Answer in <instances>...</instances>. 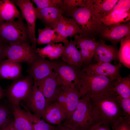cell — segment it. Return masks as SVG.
Here are the masks:
<instances>
[{"instance_id": "6da1fadb", "label": "cell", "mask_w": 130, "mask_h": 130, "mask_svg": "<svg viewBox=\"0 0 130 130\" xmlns=\"http://www.w3.org/2000/svg\"><path fill=\"white\" fill-rule=\"evenodd\" d=\"M117 95L111 91L91 96L92 114L96 125L104 124L111 127L124 116L116 100Z\"/></svg>"}, {"instance_id": "7a4b0ae2", "label": "cell", "mask_w": 130, "mask_h": 130, "mask_svg": "<svg viewBox=\"0 0 130 130\" xmlns=\"http://www.w3.org/2000/svg\"><path fill=\"white\" fill-rule=\"evenodd\" d=\"M63 15L73 19L82 30V35L87 37L95 38L104 27L102 17L94 8L92 0H87L84 6L68 11Z\"/></svg>"}, {"instance_id": "3957f363", "label": "cell", "mask_w": 130, "mask_h": 130, "mask_svg": "<svg viewBox=\"0 0 130 130\" xmlns=\"http://www.w3.org/2000/svg\"><path fill=\"white\" fill-rule=\"evenodd\" d=\"M88 93L81 97L71 117L62 122L75 130H89L97 125L93 118Z\"/></svg>"}, {"instance_id": "277c9868", "label": "cell", "mask_w": 130, "mask_h": 130, "mask_svg": "<svg viewBox=\"0 0 130 130\" xmlns=\"http://www.w3.org/2000/svg\"><path fill=\"white\" fill-rule=\"evenodd\" d=\"M23 18L9 22L0 21V40L8 45L31 43L26 23Z\"/></svg>"}, {"instance_id": "5b68a950", "label": "cell", "mask_w": 130, "mask_h": 130, "mask_svg": "<svg viewBox=\"0 0 130 130\" xmlns=\"http://www.w3.org/2000/svg\"><path fill=\"white\" fill-rule=\"evenodd\" d=\"M114 81L105 76L92 74L84 71L78 89L81 97L88 93L91 96L98 95L113 91Z\"/></svg>"}, {"instance_id": "8992f818", "label": "cell", "mask_w": 130, "mask_h": 130, "mask_svg": "<svg viewBox=\"0 0 130 130\" xmlns=\"http://www.w3.org/2000/svg\"><path fill=\"white\" fill-rule=\"evenodd\" d=\"M51 61L53 71L56 73L60 84L78 90L84 72L83 66L79 67L68 64L63 61L60 58Z\"/></svg>"}, {"instance_id": "52a82bcc", "label": "cell", "mask_w": 130, "mask_h": 130, "mask_svg": "<svg viewBox=\"0 0 130 130\" xmlns=\"http://www.w3.org/2000/svg\"><path fill=\"white\" fill-rule=\"evenodd\" d=\"M34 83L32 78L28 75L13 81L4 90L5 95L12 104L19 105L32 92Z\"/></svg>"}, {"instance_id": "ba28073f", "label": "cell", "mask_w": 130, "mask_h": 130, "mask_svg": "<svg viewBox=\"0 0 130 130\" xmlns=\"http://www.w3.org/2000/svg\"><path fill=\"white\" fill-rule=\"evenodd\" d=\"M81 98L77 89L61 85L51 102L56 103L59 106L65 116V120H68L71 117Z\"/></svg>"}, {"instance_id": "9c48e42d", "label": "cell", "mask_w": 130, "mask_h": 130, "mask_svg": "<svg viewBox=\"0 0 130 130\" xmlns=\"http://www.w3.org/2000/svg\"><path fill=\"white\" fill-rule=\"evenodd\" d=\"M12 0L19 8L23 18L26 21L31 46L36 50L37 43L35 26L37 18L35 7L33 3L29 0Z\"/></svg>"}, {"instance_id": "30bf717a", "label": "cell", "mask_w": 130, "mask_h": 130, "mask_svg": "<svg viewBox=\"0 0 130 130\" xmlns=\"http://www.w3.org/2000/svg\"><path fill=\"white\" fill-rule=\"evenodd\" d=\"M36 50L28 42L9 45L7 48L6 56L12 61L20 63L26 62L28 64L35 58Z\"/></svg>"}, {"instance_id": "8fae6325", "label": "cell", "mask_w": 130, "mask_h": 130, "mask_svg": "<svg viewBox=\"0 0 130 130\" xmlns=\"http://www.w3.org/2000/svg\"><path fill=\"white\" fill-rule=\"evenodd\" d=\"M22 102V105L26 111L39 119L42 118L48 104L44 95L34 82L31 93Z\"/></svg>"}, {"instance_id": "7c38bea8", "label": "cell", "mask_w": 130, "mask_h": 130, "mask_svg": "<svg viewBox=\"0 0 130 130\" xmlns=\"http://www.w3.org/2000/svg\"><path fill=\"white\" fill-rule=\"evenodd\" d=\"M122 64L114 65L109 63H97L84 65L83 70L92 74L106 77L114 81L122 78L120 72Z\"/></svg>"}, {"instance_id": "4fadbf2b", "label": "cell", "mask_w": 130, "mask_h": 130, "mask_svg": "<svg viewBox=\"0 0 130 130\" xmlns=\"http://www.w3.org/2000/svg\"><path fill=\"white\" fill-rule=\"evenodd\" d=\"M27 64L28 67L27 72L35 81L42 80L53 72L51 61L43 58L37 54L32 61Z\"/></svg>"}, {"instance_id": "5bb4252c", "label": "cell", "mask_w": 130, "mask_h": 130, "mask_svg": "<svg viewBox=\"0 0 130 130\" xmlns=\"http://www.w3.org/2000/svg\"><path fill=\"white\" fill-rule=\"evenodd\" d=\"M77 48L79 51L84 65L91 63L96 48L98 45L95 38L77 34L74 37Z\"/></svg>"}, {"instance_id": "9a60e30c", "label": "cell", "mask_w": 130, "mask_h": 130, "mask_svg": "<svg viewBox=\"0 0 130 130\" xmlns=\"http://www.w3.org/2000/svg\"><path fill=\"white\" fill-rule=\"evenodd\" d=\"M102 37L110 41L114 46L125 37L130 35V22L106 26L100 33Z\"/></svg>"}, {"instance_id": "2e32d148", "label": "cell", "mask_w": 130, "mask_h": 130, "mask_svg": "<svg viewBox=\"0 0 130 130\" xmlns=\"http://www.w3.org/2000/svg\"><path fill=\"white\" fill-rule=\"evenodd\" d=\"M16 130H34L33 124L39 119L31 113L22 110L19 105L12 104Z\"/></svg>"}, {"instance_id": "e0dca14e", "label": "cell", "mask_w": 130, "mask_h": 130, "mask_svg": "<svg viewBox=\"0 0 130 130\" xmlns=\"http://www.w3.org/2000/svg\"><path fill=\"white\" fill-rule=\"evenodd\" d=\"M59 35L66 42L77 34L82 35V32L76 22L71 18L62 15L55 28Z\"/></svg>"}, {"instance_id": "ac0fdd59", "label": "cell", "mask_w": 130, "mask_h": 130, "mask_svg": "<svg viewBox=\"0 0 130 130\" xmlns=\"http://www.w3.org/2000/svg\"><path fill=\"white\" fill-rule=\"evenodd\" d=\"M37 19L45 27L55 29L63 11L60 6H56L38 9L35 7Z\"/></svg>"}, {"instance_id": "d6986e66", "label": "cell", "mask_w": 130, "mask_h": 130, "mask_svg": "<svg viewBox=\"0 0 130 130\" xmlns=\"http://www.w3.org/2000/svg\"><path fill=\"white\" fill-rule=\"evenodd\" d=\"M34 81L48 104L52 100L57 93L59 86L61 85L54 71L47 77L40 81Z\"/></svg>"}, {"instance_id": "ffe728a7", "label": "cell", "mask_w": 130, "mask_h": 130, "mask_svg": "<svg viewBox=\"0 0 130 130\" xmlns=\"http://www.w3.org/2000/svg\"><path fill=\"white\" fill-rule=\"evenodd\" d=\"M118 50L115 46L106 44L103 40L98 41L93 58L97 63H110L118 60Z\"/></svg>"}, {"instance_id": "44dd1931", "label": "cell", "mask_w": 130, "mask_h": 130, "mask_svg": "<svg viewBox=\"0 0 130 130\" xmlns=\"http://www.w3.org/2000/svg\"><path fill=\"white\" fill-rule=\"evenodd\" d=\"M63 49L60 57L65 63L79 67L84 65L82 58L73 40L71 39L64 43Z\"/></svg>"}, {"instance_id": "7402d4cb", "label": "cell", "mask_w": 130, "mask_h": 130, "mask_svg": "<svg viewBox=\"0 0 130 130\" xmlns=\"http://www.w3.org/2000/svg\"><path fill=\"white\" fill-rule=\"evenodd\" d=\"M22 71L20 63L8 59L0 63V78L1 79L15 81L22 76Z\"/></svg>"}, {"instance_id": "603a6c76", "label": "cell", "mask_w": 130, "mask_h": 130, "mask_svg": "<svg viewBox=\"0 0 130 130\" xmlns=\"http://www.w3.org/2000/svg\"><path fill=\"white\" fill-rule=\"evenodd\" d=\"M42 118L48 123L54 125L60 124L66 119L62 109L53 102L48 104Z\"/></svg>"}, {"instance_id": "cb8c5ba5", "label": "cell", "mask_w": 130, "mask_h": 130, "mask_svg": "<svg viewBox=\"0 0 130 130\" xmlns=\"http://www.w3.org/2000/svg\"><path fill=\"white\" fill-rule=\"evenodd\" d=\"M23 18L12 0H0V21L9 22Z\"/></svg>"}, {"instance_id": "d4e9b609", "label": "cell", "mask_w": 130, "mask_h": 130, "mask_svg": "<svg viewBox=\"0 0 130 130\" xmlns=\"http://www.w3.org/2000/svg\"><path fill=\"white\" fill-rule=\"evenodd\" d=\"M38 37L37 39V42L39 45L60 42L64 43L67 42L61 38L55 29L46 26L43 29H38Z\"/></svg>"}, {"instance_id": "484cf974", "label": "cell", "mask_w": 130, "mask_h": 130, "mask_svg": "<svg viewBox=\"0 0 130 130\" xmlns=\"http://www.w3.org/2000/svg\"><path fill=\"white\" fill-rule=\"evenodd\" d=\"M63 49V45L62 43L51 44L43 48H37L36 52L42 58H47L52 61L61 57Z\"/></svg>"}, {"instance_id": "4316f807", "label": "cell", "mask_w": 130, "mask_h": 130, "mask_svg": "<svg viewBox=\"0 0 130 130\" xmlns=\"http://www.w3.org/2000/svg\"><path fill=\"white\" fill-rule=\"evenodd\" d=\"M130 11L123 13L111 11L102 18V22L106 26L125 23L130 20Z\"/></svg>"}, {"instance_id": "83f0119b", "label": "cell", "mask_w": 130, "mask_h": 130, "mask_svg": "<svg viewBox=\"0 0 130 130\" xmlns=\"http://www.w3.org/2000/svg\"><path fill=\"white\" fill-rule=\"evenodd\" d=\"M118 58L120 63L130 69V35L125 37L120 41Z\"/></svg>"}, {"instance_id": "f1b7e54d", "label": "cell", "mask_w": 130, "mask_h": 130, "mask_svg": "<svg viewBox=\"0 0 130 130\" xmlns=\"http://www.w3.org/2000/svg\"><path fill=\"white\" fill-rule=\"evenodd\" d=\"M113 91L117 95L124 98H130V75L114 80Z\"/></svg>"}, {"instance_id": "f546056e", "label": "cell", "mask_w": 130, "mask_h": 130, "mask_svg": "<svg viewBox=\"0 0 130 130\" xmlns=\"http://www.w3.org/2000/svg\"><path fill=\"white\" fill-rule=\"evenodd\" d=\"M13 120L12 105L7 100L0 104V130H2Z\"/></svg>"}, {"instance_id": "4dcf8cb0", "label": "cell", "mask_w": 130, "mask_h": 130, "mask_svg": "<svg viewBox=\"0 0 130 130\" xmlns=\"http://www.w3.org/2000/svg\"><path fill=\"white\" fill-rule=\"evenodd\" d=\"M118 0H92L94 8L102 17L111 12Z\"/></svg>"}, {"instance_id": "1f68e13d", "label": "cell", "mask_w": 130, "mask_h": 130, "mask_svg": "<svg viewBox=\"0 0 130 130\" xmlns=\"http://www.w3.org/2000/svg\"><path fill=\"white\" fill-rule=\"evenodd\" d=\"M87 0H63V5L61 7L63 15L67 11L77 7L84 6Z\"/></svg>"}, {"instance_id": "d6a6232c", "label": "cell", "mask_w": 130, "mask_h": 130, "mask_svg": "<svg viewBox=\"0 0 130 130\" xmlns=\"http://www.w3.org/2000/svg\"><path fill=\"white\" fill-rule=\"evenodd\" d=\"M116 99L124 116L130 118V98H123L117 94Z\"/></svg>"}, {"instance_id": "836d02e7", "label": "cell", "mask_w": 130, "mask_h": 130, "mask_svg": "<svg viewBox=\"0 0 130 130\" xmlns=\"http://www.w3.org/2000/svg\"><path fill=\"white\" fill-rule=\"evenodd\" d=\"M111 128V130H130V118L125 116L121 117Z\"/></svg>"}, {"instance_id": "e575fe53", "label": "cell", "mask_w": 130, "mask_h": 130, "mask_svg": "<svg viewBox=\"0 0 130 130\" xmlns=\"http://www.w3.org/2000/svg\"><path fill=\"white\" fill-rule=\"evenodd\" d=\"M130 0H119L116 4L111 11L125 12L130 11Z\"/></svg>"}, {"instance_id": "d590c367", "label": "cell", "mask_w": 130, "mask_h": 130, "mask_svg": "<svg viewBox=\"0 0 130 130\" xmlns=\"http://www.w3.org/2000/svg\"><path fill=\"white\" fill-rule=\"evenodd\" d=\"M33 125L34 130H55V125L46 123L43 119H40Z\"/></svg>"}, {"instance_id": "8d00e7d4", "label": "cell", "mask_w": 130, "mask_h": 130, "mask_svg": "<svg viewBox=\"0 0 130 130\" xmlns=\"http://www.w3.org/2000/svg\"><path fill=\"white\" fill-rule=\"evenodd\" d=\"M31 0L33 3H34L37 6L36 8L39 9L51 7L58 6L53 4L51 0Z\"/></svg>"}, {"instance_id": "74e56055", "label": "cell", "mask_w": 130, "mask_h": 130, "mask_svg": "<svg viewBox=\"0 0 130 130\" xmlns=\"http://www.w3.org/2000/svg\"><path fill=\"white\" fill-rule=\"evenodd\" d=\"M8 45L0 40V63L6 57V53Z\"/></svg>"}, {"instance_id": "f35d334b", "label": "cell", "mask_w": 130, "mask_h": 130, "mask_svg": "<svg viewBox=\"0 0 130 130\" xmlns=\"http://www.w3.org/2000/svg\"><path fill=\"white\" fill-rule=\"evenodd\" d=\"M89 130H111L108 126L104 124L96 125Z\"/></svg>"}, {"instance_id": "ab89813d", "label": "cell", "mask_w": 130, "mask_h": 130, "mask_svg": "<svg viewBox=\"0 0 130 130\" xmlns=\"http://www.w3.org/2000/svg\"><path fill=\"white\" fill-rule=\"evenodd\" d=\"M55 130H75L67 126L62 123L55 125Z\"/></svg>"}, {"instance_id": "60d3db41", "label": "cell", "mask_w": 130, "mask_h": 130, "mask_svg": "<svg viewBox=\"0 0 130 130\" xmlns=\"http://www.w3.org/2000/svg\"><path fill=\"white\" fill-rule=\"evenodd\" d=\"M14 120L10 122L2 130H16L13 124Z\"/></svg>"}, {"instance_id": "b9f144b4", "label": "cell", "mask_w": 130, "mask_h": 130, "mask_svg": "<svg viewBox=\"0 0 130 130\" xmlns=\"http://www.w3.org/2000/svg\"><path fill=\"white\" fill-rule=\"evenodd\" d=\"M52 2L55 5L60 6L61 7L63 5V0H51Z\"/></svg>"}, {"instance_id": "7bdbcfd3", "label": "cell", "mask_w": 130, "mask_h": 130, "mask_svg": "<svg viewBox=\"0 0 130 130\" xmlns=\"http://www.w3.org/2000/svg\"><path fill=\"white\" fill-rule=\"evenodd\" d=\"M4 95V90L2 88L0 84V100L3 98Z\"/></svg>"}]
</instances>
